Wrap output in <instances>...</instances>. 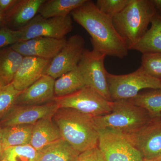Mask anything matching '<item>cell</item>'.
<instances>
[{
	"label": "cell",
	"instance_id": "cell-1",
	"mask_svg": "<svg viewBox=\"0 0 161 161\" xmlns=\"http://www.w3.org/2000/svg\"><path fill=\"white\" fill-rule=\"evenodd\" d=\"M70 15L91 36L93 49L120 59L128 54V47L115 29L112 19L100 11L92 1L86 0Z\"/></svg>",
	"mask_w": 161,
	"mask_h": 161
},
{
	"label": "cell",
	"instance_id": "cell-2",
	"mask_svg": "<svg viewBox=\"0 0 161 161\" xmlns=\"http://www.w3.org/2000/svg\"><path fill=\"white\" fill-rule=\"evenodd\" d=\"M61 138L80 153L98 146V130L94 117L74 109L58 108L52 117Z\"/></svg>",
	"mask_w": 161,
	"mask_h": 161
},
{
	"label": "cell",
	"instance_id": "cell-3",
	"mask_svg": "<svg viewBox=\"0 0 161 161\" xmlns=\"http://www.w3.org/2000/svg\"><path fill=\"white\" fill-rule=\"evenodd\" d=\"M157 11L151 0H132L112 19L115 29L131 50L148 30Z\"/></svg>",
	"mask_w": 161,
	"mask_h": 161
},
{
	"label": "cell",
	"instance_id": "cell-4",
	"mask_svg": "<svg viewBox=\"0 0 161 161\" xmlns=\"http://www.w3.org/2000/svg\"><path fill=\"white\" fill-rule=\"evenodd\" d=\"M146 110L128 100L113 102L112 112L94 117L98 130L108 129L125 134L135 132L151 119Z\"/></svg>",
	"mask_w": 161,
	"mask_h": 161
},
{
	"label": "cell",
	"instance_id": "cell-5",
	"mask_svg": "<svg viewBox=\"0 0 161 161\" xmlns=\"http://www.w3.org/2000/svg\"><path fill=\"white\" fill-rule=\"evenodd\" d=\"M107 79L112 102L131 99L145 89L161 90V79L148 75L141 67L127 75H115L107 71Z\"/></svg>",
	"mask_w": 161,
	"mask_h": 161
},
{
	"label": "cell",
	"instance_id": "cell-6",
	"mask_svg": "<svg viewBox=\"0 0 161 161\" xmlns=\"http://www.w3.org/2000/svg\"><path fill=\"white\" fill-rule=\"evenodd\" d=\"M59 108L74 109L93 117L107 115L112 111L113 102L107 100L89 87L62 97L55 98Z\"/></svg>",
	"mask_w": 161,
	"mask_h": 161
},
{
	"label": "cell",
	"instance_id": "cell-7",
	"mask_svg": "<svg viewBox=\"0 0 161 161\" xmlns=\"http://www.w3.org/2000/svg\"><path fill=\"white\" fill-rule=\"evenodd\" d=\"M98 130V147L106 161H143L140 152L125 134L108 129Z\"/></svg>",
	"mask_w": 161,
	"mask_h": 161
},
{
	"label": "cell",
	"instance_id": "cell-8",
	"mask_svg": "<svg viewBox=\"0 0 161 161\" xmlns=\"http://www.w3.org/2000/svg\"><path fill=\"white\" fill-rule=\"evenodd\" d=\"M106 57L104 54L95 49H85L78 68L83 76L86 86L107 100L112 102L107 82V71L104 67Z\"/></svg>",
	"mask_w": 161,
	"mask_h": 161
},
{
	"label": "cell",
	"instance_id": "cell-9",
	"mask_svg": "<svg viewBox=\"0 0 161 161\" xmlns=\"http://www.w3.org/2000/svg\"><path fill=\"white\" fill-rule=\"evenodd\" d=\"M73 27L70 15L48 19L38 15L19 30L22 32L21 41L41 37L61 39L72 31Z\"/></svg>",
	"mask_w": 161,
	"mask_h": 161
},
{
	"label": "cell",
	"instance_id": "cell-10",
	"mask_svg": "<svg viewBox=\"0 0 161 161\" xmlns=\"http://www.w3.org/2000/svg\"><path fill=\"white\" fill-rule=\"evenodd\" d=\"M85 40L80 35H73L50 63L45 75L55 80L77 67L84 51Z\"/></svg>",
	"mask_w": 161,
	"mask_h": 161
},
{
	"label": "cell",
	"instance_id": "cell-11",
	"mask_svg": "<svg viewBox=\"0 0 161 161\" xmlns=\"http://www.w3.org/2000/svg\"><path fill=\"white\" fill-rule=\"evenodd\" d=\"M125 135L143 159L161 156V117L152 118L138 130Z\"/></svg>",
	"mask_w": 161,
	"mask_h": 161
},
{
	"label": "cell",
	"instance_id": "cell-12",
	"mask_svg": "<svg viewBox=\"0 0 161 161\" xmlns=\"http://www.w3.org/2000/svg\"><path fill=\"white\" fill-rule=\"evenodd\" d=\"M54 100L38 105H14L0 121L2 128L20 125H34L42 119L52 117L58 109Z\"/></svg>",
	"mask_w": 161,
	"mask_h": 161
},
{
	"label": "cell",
	"instance_id": "cell-13",
	"mask_svg": "<svg viewBox=\"0 0 161 161\" xmlns=\"http://www.w3.org/2000/svg\"><path fill=\"white\" fill-rule=\"evenodd\" d=\"M66 42L65 38L57 39L41 37L20 41L10 47L23 57L52 60L63 48Z\"/></svg>",
	"mask_w": 161,
	"mask_h": 161
},
{
	"label": "cell",
	"instance_id": "cell-14",
	"mask_svg": "<svg viewBox=\"0 0 161 161\" xmlns=\"http://www.w3.org/2000/svg\"><path fill=\"white\" fill-rule=\"evenodd\" d=\"M55 79L44 75L30 86L22 91L16 99L15 105H38L54 99Z\"/></svg>",
	"mask_w": 161,
	"mask_h": 161
},
{
	"label": "cell",
	"instance_id": "cell-15",
	"mask_svg": "<svg viewBox=\"0 0 161 161\" xmlns=\"http://www.w3.org/2000/svg\"><path fill=\"white\" fill-rule=\"evenodd\" d=\"M51 60L24 57L12 84L16 89L23 91L45 75Z\"/></svg>",
	"mask_w": 161,
	"mask_h": 161
},
{
	"label": "cell",
	"instance_id": "cell-16",
	"mask_svg": "<svg viewBox=\"0 0 161 161\" xmlns=\"http://www.w3.org/2000/svg\"><path fill=\"white\" fill-rule=\"evenodd\" d=\"M45 0H18L10 10L5 14L6 26L19 30L30 22L39 11Z\"/></svg>",
	"mask_w": 161,
	"mask_h": 161
},
{
	"label": "cell",
	"instance_id": "cell-17",
	"mask_svg": "<svg viewBox=\"0 0 161 161\" xmlns=\"http://www.w3.org/2000/svg\"><path fill=\"white\" fill-rule=\"evenodd\" d=\"M80 153L61 138L38 150L36 161H78Z\"/></svg>",
	"mask_w": 161,
	"mask_h": 161
},
{
	"label": "cell",
	"instance_id": "cell-18",
	"mask_svg": "<svg viewBox=\"0 0 161 161\" xmlns=\"http://www.w3.org/2000/svg\"><path fill=\"white\" fill-rule=\"evenodd\" d=\"M61 138L59 129L52 117H47L42 119L34 124L30 144L38 151Z\"/></svg>",
	"mask_w": 161,
	"mask_h": 161
},
{
	"label": "cell",
	"instance_id": "cell-19",
	"mask_svg": "<svg viewBox=\"0 0 161 161\" xmlns=\"http://www.w3.org/2000/svg\"><path fill=\"white\" fill-rule=\"evenodd\" d=\"M151 26L131 50L142 53H161V16L156 13L151 22Z\"/></svg>",
	"mask_w": 161,
	"mask_h": 161
},
{
	"label": "cell",
	"instance_id": "cell-20",
	"mask_svg": "<svg viewBox=\"0 0 161 161\" xmlns=\"http://www.w3.org/2000/svg\"><path fill=\"white\" fill-rule=\"evenodd\" d=\"M23 58L10 46L0 50V85L12 83Z\"/></svg>",
	"mask_w": 161,
	"mask_h": 161
},
{
	"label": "cell",
	"instance_id": "cell-21",
	"mask_svg": "<svg viewBox=\"0 0 161 161\" xmlns=\"http://www.w3.org/2000/svg\"><path fill=\"white\" fill-rule=\"evenodd\" d=\"M86 86L83 76L78 66L55 80V98L73 94Z\"/></svg>",
	"mask_w": 161,
	"mask_h": 161
},
{
	"label": "cell",
	"instance_id": "cell-22",
	"mask_svg": "<svg viewBox=\"0 0 161 161\" xmlns=\"http://www.w3.org/2000/svg\"><path fill=\"white\" fill-rule=\"evenodd\" d=\"M86 0H48L43 3L39 10L43 18L64 17L83 4Z\"/></svg>",
	"mask_w": 161,
	"mask_h": 161
},
{
	"label": "cell",
	"instance_id": "cell-23",
	"mask_svg": "<svg viewBox=\"0 0 161 161\" xmlns=\"http://www.w3.org/2000/svg\"><path fill=\"white\" fill-rule=\"evenodd\" d=\"M33 125H20L2 128L3 147L30 144Z\"/></svg>",
	"mask_w": 161,
	"mask_h": 161
},
{
	"label": "cell",
	"instance_id": "cell-24",
	"mask_svg": "<svg viewBox=\"0 0 161 161\" xmlns=\"http://www.w3.org/2000/svg\"><path fill=\"white\" fill-rule=\"evenodd\" d=\"M129 100L146 110L151 118L161 117V90L139 93Z\"/></svg>",
	"mask_w": 161,
	"mask_h": 161
},
{
	"label": "cell",
	"instance_id": "cell-25",
	"mask_svg": "<svg viewBox=\"0 0 161 161\" xmlns=\"http://www.w3.org/2000/svg\"><path fill=\"white\" fill-rule=\"evenodd\" d=\"M37 150L30 144L9 147L4 150L3 159L8 161H36Z\"/></svg>",
	"mask_w": 161,
	"mask_h": 161
},
{
	"label": "cell",
	"instance_id": "cell-26",
	"mask_svg": "<svg viewBox=\"0 0 161 161\" xmlns=\"http://www.w3.org/2000/svg\"><path fill=\"white\" fill-rule=\"evenodd\" d=\"M21 91L15 88L12 84L0 85V121L11 109Z\"/></svg>",
	"mask_w": 161,
	"mask_h": 161
},
{
	"label": "cell",
	"instance_id": "cell-27",
	"mask_svg": "<svg viewBox=\"0 0 161 161\" xmlns=\"http://www.w3.org/2000/svg\"><path fill=\"white\" fill-rule=\"evenodd\" d=\"M141 67L148 75L161 79V53L144 54Z\"/></svg>",
	"mask_w": 161,
	"mask_h": 161
},
{
	"label": "cell",
	"instance_id": "cell-28",
	"mask_svg": "<svg viewBox=\"0 0 161 161\" xmlns=\"http://www.w3.org/2000/svg\"><path fill=\"white\" fill-rule=\"evenodd\" d=\"M132 0H98L96 5L103 14L113 19L130 3Z\"/></svg>",
	"mask_w": 161,
	"mask_h": 161
},
{
	"label": "cell",
	"instance_id": "cell-29",
	"mask_svg": "<svg viewBox=\"0 0 161 161\" xmlns=\"http://www.w3.org/2000/svg\"><path fill=\"white\" fill-rule=\"evenodd\" d=\"M22 32L5 26L0 28V50L11 46L22 40Z\"/></svg>",
	"mask_w": 161,
	"mask_h": 161
},
{
	"label": "cell",
	"instance_id": "cell-30",
	"mask_svg": "<svg viewBox=\"0 0 161 161\" xmlns=\"http://www.w3.org/2000/svg\"><path fill=\"white\" fill-rule=\"evenodd\" d=\"M78 161H106L98 146L80 153Z\"/></svg>",
	"mask_w": 161,
	"mask_h": 161
},
{
	"label": "cell",
	"instance_id": "cell-31",
	"mask_svg": "<svg viewBox=\"0 0 161 161\" xmlns=\"http://www.w3.org/2000/svg\"><path fill=\"white\" fill-rule=\"evenodd\" d=\"M18 0H0V10L5 15V14L10 10Z\"/></svg>",
	"mask_w": 161,
	"mask_h": 161
},
{
	"label": "cell",
	"instance_id": "cell-32",
	"mask_svg": "<svg viewBox=\"0 0 161 161\" xmlns=\"http://www.w3.org/2000/svg\"><path fill=\"white\" fill-rule=\"evenodd\" d=\"M4 150H5L3 147V136H2V128L0 126V161L3 159Z\"/></svg>",
	"mask_w": 161,
	"mask_h": 161
},
{
	"label": "cell",
	"instance_id": "cell-33",
	"mask_svg": "<svg viewBox=\"0 0 161 161\" xmlns=\"http://www.w3.org/2000/svg\"><path fill=\"white\" fill-rule=\"evenodd\" d=\"M157 12L161 16V0H151Z\"/></svg>",
	"mask_w": 161,
	"mask_h": 161
},
{
	"label": "cell",
	"instance_id": "cell-34",
	"mask_svg": "<svg viewBox=\"0 0 161 161\" xmlns=\"http://www.w3.org/2000/svg\"><path fill=\"white\" fill-rule=\"evenodd\" d=\"M6 26L5 24V17L3 13L0 10V28Z\"/></svg>",
	"mask_w": 161,
	"mask_h": 161
},
{
	"label": "cell",
	"instance_id": "cell-35",
	"mask_svg": "<svg viewBox=\"0 0 161 161\" xmlns=\"http://www.w3.org/2000/svg\"><path fill=\"white\" fill-rule=\"evenodd\" d=\"M143 161H161V156L157 158L150 159H143Z\"/></svg>",
	"mask_w": 161,
	"mask_h": 161
},
{
	"label": "cell",
	"instance_id": "cell-36",
	"mask_svg": "<svg viewBox=\"0 0 161 161\" xmlns=\"http://www.w3.org/2000/svg\"><path fill=\"white\" fill-rule=\"evenodd\" d=\"M1 161H8V160H7L6 159H3V160H2Z\"/></svg>",
	"mask_w": 161,
	"mask_h": 161
},
{
	"label": "cell",
	"instance_id": "cell-37",
	"mask_svg": "<svg viewBox=\"0 0 161 161\" xmlns=\"http://www.w3.org/2000/svg\"></svg>",
	"mask_w": 161,
	"mask_h": 161
}]
</instances>
